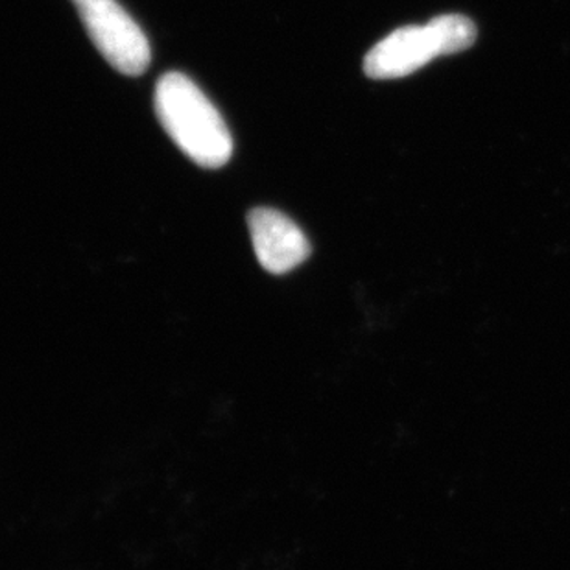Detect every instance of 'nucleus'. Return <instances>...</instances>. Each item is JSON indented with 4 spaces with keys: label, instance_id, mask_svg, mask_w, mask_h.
<instances>
[{
    "label": "nucleus",
    "instance_id": "obj_3",
    "mask_svg": "<svg viewBox=\"0 0 570 570\" xmlns=\"http://www.w3.org/2000/svg\"><path fill=\"white\" fill-rule=\"evenodd\" d=\"M98 52L114 69L140 76L150 65V45L117 0H70Z\"/></svg>",
    "mask_w": 570,
    "mask_h": 570
},
{
    "label": "nucleus",
    "instance_id": "obj_2",
    "mask_svg": "<svg viewBox=\"0 0 570 570\" xmlns=\"http://www.w3.org/2000/svg\"><path fill=\"white\" fill-rule=\"evenodd\" d=\"M476 27L468 17L449 13L423 27L397 28L379 41L364 60V70L375 80L412 75L438 56L458 55L473 47Z\"/></svg>",
    "mask_w": 570,
    "mask_h": 570
},
{
    "label": "nucleus",
    "instance_id": "obj_1",
    "mask_svg": "<svg viewBox=\"0 0 570 570\" xmlns=\"http://www.w3.org/2000/svg\"><path fill=\"white\" fill-rule=\"evenodd\" d=\"M156 114L185 156L204 168H220L233 154L226 122L209 98L181 72H167L156 87Z\"/></svg>",
    "mask_w": 570,
    "mask_h": 570
},
{
    "label": "nucleus",
    "instance_id": "obj_4",
    "mask_svg": "<svg viewBox=\"0 0 570 570\" xmlns=\"http://www.w3.org/2000/svg\"><path fill=\"white\" fill-rule=\"evenodd\" d=\"M255 255L266 272L288 274L311 255L305 233L279 210L258 207L248 216Z\"/></svg>",
    "mask_w": 570,
    "mask_h": 570
}]
</instances>
